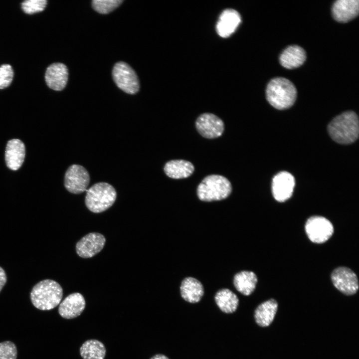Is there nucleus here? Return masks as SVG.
Listing matches in <instances>:
<instances>
[{"instance_id": "13", "label": "nucleus", "mask_w": 359, "mask_h": 359, "mask_svg": "<svg viewBox=\"0 0 359 359\" xmlns=\"http://www.w3.org/2000/svg\"><path fill=\"white\" fill-rule=\"evenodd\" d=\"M241 21V15L236 10L231 8L225 9L216 22V32L220 37L227 38L235 32Z\"/></svg>"}, {"instance_id": "25", "label": "nucleus", "mask_w": 359, "mask_h": 359, "mask_svg": "<svg viewBox=\"0 0 359 359\" xmlns=\"http://www.w3.org/2000/svg\"><path fill=\"white\" fill-rule=\"evenodd\" d=\"M123 1V0H93L92 5L98 12L107 14L118 7Z\"/></svg>"}, {"instance_id": "2", "label": "nucleus", "mask_w": 359, "mask_h": 359, "mask_svg": "<svg viewBox=\"0 0 359 359\" xmlns=\"http://www.w3.org/2000/svg\"><path fill=\"white\" fill-rule=\"evenodd\" d=\"M63 296V290L55 281L42 280L35 284L30 292V300L37 309L51 310L59 304Z\"/></svg>"}, {"instance_id": "4", "label": "nucleus", "mask_w": 359, "mask_h": 359, "mask_svg": "<svg viewBox=\"0 0 359 359\" xmlns=\"http://www.w3.org/2000/svg\"><path fill=\"white\" fill-rule=\"evenodd\" d=\"M232 185L225 177L217 175L204 178L197 188L199 199L203 201H213L226 198L231 193Z\"/></svg>"}, {"instance_id": "29", "label": "nucleus", "mask_w": 359, "mask_h": 359, "mask_svg": "<svg viewBox=\"0 0 359 359\" xmlns=\"http://www.w3.org/2000/svg\"><path fill=\"white\" fill-rule=\"evenodd\" d=\"M6 275L4 270L0 267V292L6 282Z\"/></svg>"}, {"instance_id": "9", "label": "nucleus", "mask_w": 359, "mask_h": 359, "mask_svg": "<svg viewBox=\"0 0 359 359\" xmlns=\"http://www.w3.org/2000/svg\"><path fill=\"white\" fill-rule=\"evenodd\" d=\"M331 279L334 286L342 293L352 295L359 289V281L355 273L346 267H339L333 270Z\"/></svg>"}, {"instance_id": "30", "label": "nucleus", "mask_w": 359, "mask_h": 359, "mask_svg": "<svg viewBox=\"0 0 359 359\" xmlns=\"http://www.w3.org/2000/svg\"><path fill=\"white\" fill-rule=\"evenodd\" d=\"M150 359H169L167 356L162 354H157L154 356Z\"/></svg>"}, {"instance_id": "11", "label": "nucleus", "mask_w": 359, "mask_h": 359, "mask_svg": "<svg viewBox=\"0 0 359 359\" xmlns=\"http://www.w3.org/2000/svg\"><path fill=\"white\" fill-rule=\"evenodd\" d=\"M105 242V237L102 234L91 232L78 241L76 245V251L82 258H91L102 250Z\"/></svg>"}, {"instance_id": "16", "label": "nucleus", "mask_w": 359, "mask_h": 359, "mask_svg": "<svg viewBox=\"0 0 359 359\" xmlns=\"http://www.w3.org/2000/svg\"><path fill=\"white\" fill-rule=\"evenodd\" d=\"M25 154V146L21 140H10L7 143L5 152L6 166L12 171L17 170L24 162Z\"/></svg>"}, {"instance_id": "27", "label": "nucleus", "mask_w": 359, "mask_h": 359, "mask_svg": "<svg viewBox=\"0 0 359 359\" xmlns=\"http://www.w3.org/2000/svg\"><path fill=\"white\" fill-rule=\"evenodd\" d=\"M13 77V71L11 66L8 64L0 66V89H4L11 84Z\"/></svg>"}, {"instance_id": "12", "label": "nucleus", "mask_w": 359, "mask_h": 359, "mask_svg": "<svg viewBox=\"0 0 359 359\" xmlns=\"http://www.w3.org/2000/svg\"><path fill=\"white\" fill-rule=\"evenodd\" d=\"M295 186L293 176L288 172H282L277 174L272 181V193L275 199L284 202L292 195Z\"/></svg>"}, {"instance_id": "23", "label": "nucleus", "mask_w": 359, "mask_h": 359, "mask_svg": "<svg viewBox=\"0 0 359 359\" xmlns=\"http://www.w3.org/2000/svg\"><path fill=\"white\" fill-rule=\"evenodd\" d=\"M214 299L220 310L227 314L234 312L239 304L237 295L227 288L218 290L215 294Z\"/></svg>"}, {"instance_id": "7", "label": "nucleus", "mask_w": 359, "mask_h": 359, "mask_svg": "<svg viewBox=\"0 0 359 359\" xmlns=\"http://www.w3.org/2000/svg\"><path fill=\"white\" fill-rule=\"evenodd\" d=\"M305 229L309 239L316 243L326 242L334 233V227L331 222L323 216L317 215L307 219Z\"/></svg>"}, {"instance_id": "5", "label": "nucleus", "mask_w": 359, "mask_h": 359, "mask_svg": "<svg viewBox=\"0 0 359 359\" xmlns=\"http://www.w3.org/2000/svg\"><path fill=\"white\" fill-rule=\"evenodd\" d=\"M116 197V190L112 185L106 182H98L87 190L85 202L89 210L100 213L110 208Z\"/></svg>"}, {"instance_id": "26", "label": "nucleus", "mask_w": 359, "mask_h": 359, "mask_svg": "<svg viewBox=\"0 0 359 359\" xmlns=\"http://www.w3.org/2000/svg\"><path fill=\"white\" fill-rule=\"evenodd\" d=\"M46 0H27L21 3V8L23 11L29 14L43 11L46 5Z\"/></svg>"}, {"instance_id": "19", "label": "nucleus", "mask_w": 359, "mask_h": 359, "mask_svg": "<svg viewBox=\"0 0 359 359\" xmlns=\"http://www.w3.org/2000/svg\"><path fill=\"white\" fill-rule=\"evenodd\" d=\"M180 293L181 297L185 301L196 303L202 298L204 294V288L199 280L192 277H188L182 281Z\"/></svg>"}, {"instance_id": "6", "label": "nucleus", "mask_w": 359, "mask_h": 359, "mask_svg": "<svg viewBox=\"0 0 359 359\" xmlns=\"http://www.w3.org/2000/svg\"><path fill=\"white\" fill-rule=\"evenodd\" d=\"M114 81L117 86L124 92L135 94L139 90L137 75L133 68L124 62L116 63L112 70Z\"/></svg>"}, {"instance_id": "18", "label": "nucleus", "mask_w": 359, "mask_h": 359, "mask_svg": "<svg viewBox=\"0 0 359 359\" xmlns=\"http://www.w3.org/2000/svg\"><path fill=\"white\" fill-rule=\"evenodd\" d=\"M306 59L305 50L300 46L290 45L286 47L279 57L281 65L287 69H294L301 66Z\"/></svg>"}, {"instance_id": "24", "label": "nucleus", "mask_w": 359, "mask_h": 359, "mask_svg": "<svg viewBox=\"0 0 359 359\" xmlns=\"http://www.w3.org/2000/svg\"><path fill=\"white\" fill-rule=\"evenodd\" d=\"M106 353L104 344L95 339L85 341L80 348V354L83 359H104Z\"/></svg>"}, {"instance_id": "10", "label": "nucleus", "mask_w": 359, "mask_h": 359, "mask_svg": "<svg viewBox=\"0 0 359 359\" xmlns=\"http://www.w3.org/2000/svg\"><path fill=\"white\" fill-rule=\"evenodd\" d=\"M195 126L198 133L207 139L219 137L224 131V123L222 120L209 113L199 115L195 122Z\"/></svg>"}, {"instance_id": "21", "label": "nucleus", "mask_w": 359, "mask_h": 359, "mask_svg": "<svg viewBox=\"0 0 359 359\" xmlns=\"http://www.w3.org/2000/svg\"><path fill=\"white\" fill-rule=\"evenodd\" d=\"M277 308L278 303L273 299L262 303L257 307L254 312L256 323L263 327L269 326L274 319Z\"/></svg>"}, {"instance_id": "14", "label": "nucleus", "mask_w": 359, "mask_h": 359, "mask_svg": "<svg viewBox=\"0 0 359 359\" xmlns=\"http://www.w3.org/2000/svg\"><path fill=\"white\" fill-rule=\"evenodd\" d=\"M85 305L83 295L79 293H73L67 296L60 304L58 313L63 318L73 319L80 315Z\"/></svg>"}, {"instance_id": "28", "label": "nucleus", "mask_w": 359, "mask_h": 359, "mask_svg": "<svg viewBox=\"0 0 359 359\" xmlns=\"http://www.w3.org/2000/svg\"><path fill=\"white\" fill-rule=\"evenodd\" d=\"M17 349L14 344L10 341L0 343V359H16Z\"/></svg>"}, {"instance_id": "8", "label": "nucleus", "mask_w": 359, "mask_h": 359, "mask_svg": "<svg viewBox=\"0 0 359 359\" xmlns=\"http://www.w3.org/2000/svg\"><path fill=\"white\" fill-rule=\"evenodd\" d=\"M90 176L83 166L74 164L67 170L64 176V185L66 189L74 194H79L87 189Z\"/></svg>"}, {"instance_id": "20", "label": "nucleus", "mask_w": 359, "mask_h": 359, "mask_svg": "<svg viewBox=\"0 0 359 359\" xmlns=\"http://www.w3.org/2000/svg\"><path fill=\"white\" fill-rule=\"evenodd\" d=\"M165 174L174 179L186 178L192 175L194 170L191 163L183 160H174L167 162L164 167Z\"/></svg>"}, {"instance_id": "15", "label": "nucleus", "mask_w": 359, "mask_h": 359, "mask_svg": "<svg viewBox=\"0 0 359 359\" xmlns=\"http://www.w3.org/2000/svg\"><path fill=\"white\" fill-rule=\"evenodd\" d=\"M68 77V69L61 63L51 64L47 68L45 74L47 85L55 91H61L65 88Z\"/></svg>"}, {"instance_id": "3", "label": "nucleus", "mask_w": 359, "mask_h": 359, "mask_svg": "<svg viewBox=\"0 0 359 359\" xmlns=\"http://www.w3.org/2000/svg\"><path fill=\"white\" fill-rule=\"evenodd\" d=\"M266 94L271 105L277 109L284 110L294 104L297 97V90L288 79L276 77L268 83Z\"/></svg>"}, {"instance_id": "17", "label": "nucleus", "mask_w": 359, "mask_h": 359, "mask_svg": "<svg viewBox=\"0 0 359 359\" xmlns=\"http://www.w3.org/2000/svg\"><path fill=\"white\" fill-rule=\"evenodd\" d=\"M334 19L340 22H347L355 18L359 14L358 0H338L332 6Z\"/></svg>"}, {"instance_id": "22", "label": "nucleus", "mask_w": 359, "mask_h": 359, "mask_svg": "<svg viewBox=\"0 0 359 359\" xmlns=\"http://www.w3.org/2000/svg\"><path fill=\"white\" fill-rule=\"evenodd\" d=\"M257 281V276L253 272L242 271L234 275L233 284L238 292L244 295L248 296L255 289Z\"/></svg>"}, {"instance_id": "1", "label": "nucleus", "mask_w": 359, "mask_h": 359, "mask_svg": "<svg viewBox=\"0 0 359 359\" xmlns=\"http://www.w3.org/2000/svg\"><path fill=\"white\" fill-rule=\"evenodd\" d=\"M331 138L336 142L349 144L354 142L359 133V120L353 111H347L335 117L328 126Z\"/></svg>"}]
</instances>
